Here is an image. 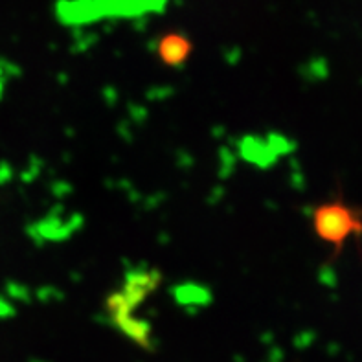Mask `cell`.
<instances>
[{"mask_svg": "<svg viewBox=\"0 0 362 362\" xmlns=\"http://www.w3.org/2000/svg\"><path fill=\"white\" fill-rule=\"evenodd\" d=\"M313 230L322 243L340 252L349 239L362 235V211L342 199L322 202L313 210Z\"/></svg>", "mask_w": 362, "mask_h": 362, "instance_id": "cell-1", "label": "cell"}, {"mask_svg": "<svg viewBox=\"0 0 362 362\" xmlns=\"http://www.w3.org/2000/svg\"><path fill=\"white\" fill-rule=\"evenodd\" d=\"M193 54V42L186 33L168 32L156 42V57L168 69H180Z\"/></svg>", "mask_w": 362, "mask_h": 362, "instance_id": "cell-2", "label": "cell"}]
</instances>
